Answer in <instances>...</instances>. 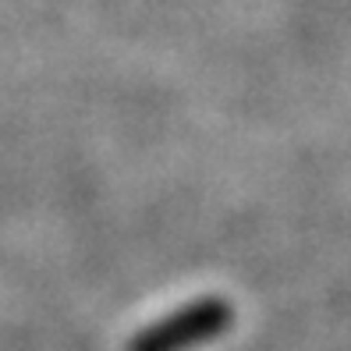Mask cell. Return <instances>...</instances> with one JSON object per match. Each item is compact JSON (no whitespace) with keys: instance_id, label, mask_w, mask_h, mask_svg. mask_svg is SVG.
<instances>
[{"instance_id":"1","label":"cell","mask_w":351,"mask_h":351,"mask_svg":"<svg viewBox=\"0 0 351 351\" xmlns=\"http://www.w3.org/2000/svg\"><path fill=\"white\" fill-rule=\"evenodd\" d=\"M227 326H231V305L220 298H202L149 326L128 351H189L202 341H213Z\"/></svg>"}]
</instances>
